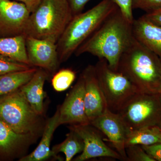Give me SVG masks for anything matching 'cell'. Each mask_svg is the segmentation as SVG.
Returning <instances> with one entry per match:
<instances>
[{
	"label": "cell",
	"instance_id": "8",
	"mask_svg": "<svg viewBox=\"0 0 161 161\" xmlns=\"http://www.w3.org/2000/svg\"><path fill=\"white\" fill-rule=\"evenodd\" d=\"M69 129L76 132L83 140L84 149L75 161H84L96 158H109L122 160L120 154L104 142L101 132L91 124L70 125Z\"/></svg>",
	"mask_w": 161,
	"mask_h": 161
},
{
	"label": "cell",
	"instance_id": "14",
	"mask_svg": "<svg viewBox=\"0 0 161 161\" xmlns=\"http://www.w3.org/2000/svg\"><path fill=\"white\" fill-rule=\"evenodd\" d=\"M35 136L15 132L0 120V161L11 160L16 158Z\"/></svg>",
	"mask_w": 161,
	"mask_h": 161
},
{
	"label": "cell",
	"instance_id": "2",
	"mask_svg": "<svg viewBox=\"0 0 161 161\" xmlns=\"http://www.w3.org/2000/svg\"><path fill=\"white\" fill-rule=\"evenodd\" d=\"M117 70L132 82L139 93L160 94L161 60L135 38L121 57Z\"/></svg>",
	"mask_w": 161,
	"mask_h": 161
},
{
	"label": "cell",
	"instance_id": "25",
	"mask_svg": "<svg viewBox=\"0 0 161 161\" xmlns=\"http://www.w3.org/2000/svg\"><path fill=\"white\" fill-rule=\"evenodd\" d=\"M132 7L149 13L161 9V0H132Z\"/></svg>",
	"mask_w": 161,
	"mask_h": 161
},
{
	"label": "cell",
	"instance_id": "1",
	"mask_svg": "<svg viewBox=\"0 0 161 161\" xmlns=\"http://www.w3.org/2000/svg\"><path fill=\"white\" fill-rule=\"evenodd\" d=\"M134 38L132 23L124 17L118 8L75 54L79 56L87 53L98 59H105L112 69L117 70L121 57Z\"/></svg>",
	"mask_w": 161,
	"mask_h": 161
},
{
	"label": "cell",
	"instance_id": "23",
	"mask_svg": "<svg viewBox=\"0 0 161 161\" xmlns=\"http://www.w3.org/2000/svg\"><path fill=\"white\" fill-rule=\"evenodd\" d=\"M33 67L0 55V76L11 72L25 70Z\"/></svg>",
	"mask_w": 161,
	"mask_h": 161
},
{
	"label": "cell",
	"instance_id": "12",
	"mask_svg": "<svg viewBox=\"0 0 161 161\" xmlns=\"http://www.w3.org/2000/svg\"><path fill=\"white\" fill-rule=\"evenodd\" d=\"M85 80L82 74L67 96L59 109V123L74 125L90 124L86 114Z\"/></svg>",
	"mask_w": 161,
	"mask_h": 161
},
{
	"label": "cell",
	"instance_id": "6",
	"mask_svg": "<svg viewBox=\"0 0 161 161\" xmlns=\"http://www.w3.org/2000/svg\"><path fill=\"white\" fill-rule=\"evenodd\" d=\"M95 67L107 108L112 112L117 113L139 92L122 73L112 69L105 59H98Z\"/></svg>",
	"mask_w": 161,
	"mask_h": 161
},
{
	"label": "cell",
	"instance_id": "3",
	"mask_svg": "<svg viewBox=\"0 0 161 161\" xmlns=\"http://www.w3.org/2000/svg\"><path fill=\"white\" fill-rule=\"evenodd\" d=\"M117 8L113 0H102L92 9L74 16L57 43L60 63L75 54Z\"/></svg>",
	"mask_w": 161,
	"mask_h": 161
},
{
	"label": "cell",
	"instance_id": "22",
	"mask_svg": "<svg viewBox=\"0 0 161 161\" xmlns=\"http://www.w3.org/2000/svg\"><path fill=\"white\" fill-rule=\"evenodd\" d=\"M76 77V73L74 70L64 69L54 75L52 80V86L57 92H64L71 86Z\"/></svg>",
	"mask_w": 161,
	"mask_h": 161
},
{
	"label": "cell",
	"instance_id": "28",
	"mask_svg": "<svg viewBox=\"0 0 161 161\" xmlns=\"http://www.w3.org/2000/svg\"><path fill=\"white\" fill-rule=\"evenodd\" d=\"M90 0H68L74 16L82 12L85 6Z\"/></svg>",
	"mask_w": 161,
	"mask_h": 161
},
{
	"label": "cell",
	"instance_id": "17",
	"mask_svg": "<svg viewBox=\"0 0 161 161\" xmlns=\"http://www.w3.org/2000/svg\"><path fill=\"white\" fill-rule=\"evenodd\" d=\"M60 125L59 109L47 121L43 136L36 149L28 155L21 158L19 161H43L56 156L50 148L51 142L56 129Z\"/></svg>",
	"mask_w": 161,
	"mask_h": 161
},
{
	"label": "cell",
	"instance_id": "30",
	"mask_svg": "<svg viewBox=\"0 0 161 161\" xmlns=\"http://www.w3.org/2000/svg\"><path fill=\"white\" fill-rule=\"evenodd\" d=\"M20 3H23L31 13L37 8L41 0H16Z\"/></svg>",
	"mask_w": 161,
	"mask_h": 161
},
{
	"label": "cell",
	"instance_id": "10",
	"mask_svg": "<svg viewBox=\"0 0 161 161\" xmlns=\"http://www.w3.org/2000/svg\"><path fill=\"white\" fill-rule=\"evenodd\" d=\"M31 13L23 3L0 0V37L24 35Z\"/></svg>",
	"mask_w": 161,
	"mask_h": 161
},
{
	"label": "cell",
	"instance_id": "18",
	"mask_svg": "<svg viewBox=\"0 0 161 161\" xmlns=\"http://www.w3.org/2000/svg\"><path fill=\"white\" fill-rule=\"evenodd\" d=\"M0 55L30 65L26 53V36L0 37Z\"/></svg>",
	"mask_w": 161,
	"mask_h": 161
},
{
	"label": "cell",
	"instance_id": "27",
	"mask_svg": "<svg viewBox=\"0 0 161 161\" xmlns=\"http://www.w3.org/2000/svg\"><path fill=\"white\" fill-rule=\"evenodd\" d=\"M142 147L155 161H161V143Z\"/></svg>",
	"mask_w": 161,
	"mask_h": 161
},
{
	"label": "cell",
	"instance_id": "29",
	"mask_svg": "<svg viewBox=\"0 0 161 161\" xmlns=\"http://www.w3.org/2000/svg\"><path fill=\"white\" fill-rule=\"evenodd\" d=\"M148 20L161 26V9L144 15Z\"/></svg>",
	"mask_w": 161,
	"mask_h": 161
},
{
	"label": "cell",
	"instance_id": "11",
	"mask_svg": "<svg viewBox=\"0 0 161 161\" xmlns=\"http://www.w3.org/2000/svg\"><path fill=\"white\" fill-rule=\"evenodd\" d=\"M27 57L32 66L54 73L59 64L57 43L51 40L26 36Z\"/></svg>",
	"mask_w": 161,
	"mask_h": 161
},
{
	"label": "cell",
	"instance_id": "21",
	"mask_svg": "<svg viewBox=\"0 0 161 161\" xmlns=\"http://www.w3.org/2000/svg\"><path fill=\"white\" fill-rule=\"evenodd\" d=\"M83 140L73 130L67 135L66 138L61 143L53 147L52 150L55 155L58 153H63L65 156V161H71L75 155L81 153L84 149Z\"/></svg>",
	"mask_w": 161,
	"mask_h": 161
},
{
	"label": "cell",
	"instance_id": "20",
	"mask_svg": "<svg viewBox=\"0 0 161 161\" xmlns=\"http://www.w3.org/2000/svg\"><path fill=\"white\" fill-rule=\"evenodd\" d=\"M161 143V130L158 126L130 130L127 135L125 148L132 145L149 146Z\"/></svg>",
	"mask_w": 161,
	"mask_h": 161
},
{
	"label": "cell",
	"instance_id": "16",
	"mask_svg": "<svg viewBox=\"0 0 161 161\" xmlns=\"http://www.w3.org/2000/svg\"><path fill=\"white\" fill-rule=\"evenodd\" d=\"M47 77L46 71L37 69L31 79L19 89L32 108L40 115L43 114L44 109L45 94L43 88Z\"/></svg>",
	"mask_w": 161,
	"mask_h": 161
},
{
	"label": "cell",
	"instance_id": "15",
	"mask_svg": "<svg viewBox=\"0 0 161 161\" xmlns=\"http://www.w3.org/2000/svg\"><path fill=\"white\" fill-rule=\"evenodd\" d=\"M132 28L136 39L161 60V26L152 23L143 15L134 19Z\"/></svg>",
	"mask_w": 161,
	"mask_h": 161
},
{
	"label": "cell",
	"instance_id": "19",
	"mask_svg": "<svg viewBox=\"0 0 161 161\" xmlns=\"http://www.w3.org/2000/svg\"><path fill=\"white\" fill-rule=\"evenodd\" d=\"M37 69L11 72L0 76V97L20 89L32 78Z\"/></svg>",
	"mask_w": 161,
	"mask_h": 161
},
{
	"label": "cell",
	"instance_id": "13",
	"mask_svg": "<svg viewBox=\"0 0 161 161\" xmlns=\"http://www.w3.org/2000/svg\"><path fill=\"white\" fill-rule=\"evenodd\" d=\"M81 74L85 80L86 114L91 123L102 115L108 108L96 76L95 65H88Z\"/></svg>",
	"mask_w": 161,
	"mask_h": 161
},
{
	"label": "cell",
	"instance_id": "32",
	"mask_svg": "<svg viewBox=\"0 0 161 161\" xmlns=\"http://www.w3.org/2000/svg\"><path fill=\"white\" fill-rule=\"evenodd\" d=\"M160 95H161V93H160Z\"/></svg>",
	"mask_w": 161,
	"mask_h": 161
},
{
	"label": "cell",
	"instance_id": "31",
	"mask_svg": "<svg viewBox=\"0 0 161 161\" xmlns=\"http://www.w3.org/2000/svg\"><path fill=\"white\" fill-rule=\"evenodd\" d=\"M159 127L160 129V130H161V121L160 123L159 124Z\"/></svg>",
	"mask_w": 161,
	"mask_h": 161
},
{
	"label": "cell",
	"instance_id": "7",
	"mask_svg": "<svg viewBox=\"0 0 161 161\" xmlns=\"http://www.w3.org/2000/svg\"><path fill=\"white\" fill-rule=\"evenodd\" d=\"M117 113L130 130L159 126L161 121L160 94L137 93Z\"/></svg>",
	"mask_w": 161,
	"mask_h": 161
},
{
	"label": "cell",
	"instance_id": "24",
	"mask_svg": "<svg viewBox=\"0 0 161 161\" xmlns=\"http://www.w3.org/2000/svg\"><path fill=\"white\" fill-rule=\"evenodd\" d=\"M127 161H155L140 145H132L125 148Z\"/></svg>",
	"mask_w": 161,
	"mask_h": 161
},
{
	"label": "cell",
	"instance_id": "9",
	"mask_svg": "<svg viewBox=\"0 0 161 161\" xmlns=\"http://www.w3.org/2000/svg\"><path fill=\"white\" fill-rule=\"evenodd\" d=\"M90 124L106 136L108 141L120 154L123 161H127L125 141L130 130L118 113L107 108Z\"/></svg>",
	"mask_w": 161,
	"mask_h": 161
},
{
	"label": "cell",
	"instance_id": "26",
	"mask_svg": "<svg viewBox=\"0 0 161 161\" xmlns=\"http://www.w3.org/2000/svg\"><path fill=\"white\" fill-rule=\"evenodd\" d=\"M124 17L130 23H132L134 19L133 15L132 0H113Z\"/></svg>",
	"mask_w": 161,
	"mask_h": 161
},
{
	"label": "cell",
	"instance_id": "4",
	"mask_svg": "<svg viewBox=\"0 0 161 161\" xmlns=\"http://www.w3.org/2000/svg\"><path fill=\"white\" fill-rule=\"evenodd\" d=\"M74 16L68 0H41L30 15L24 35L57 43Z\"/></svg>",
	"mask_w": 161,
	"mask_h": 161
},
{
	"label": "cell",
	"instance_id": "5",
	"mask_svg": "<svg viewBox=\"0 0 161 161\" xmlns=\"http://www.w3.org/2000/svg\"><path fill=\"white\" fill-rule=\"evenodd\" d=\"M40 116L19 89L0 97V120L15 132L36 136L41 125Z\"/></svg>",
	"mask_w": 161,
	"mask_h": 161
}]
</instances>
